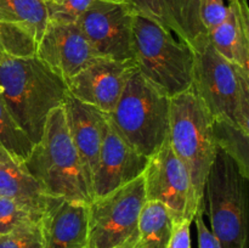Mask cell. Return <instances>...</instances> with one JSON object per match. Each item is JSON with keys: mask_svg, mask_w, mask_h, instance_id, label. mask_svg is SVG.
I'll list each match as a JSON object with an SVG mask.
<instances>
[{"mask_svg": "<svg viewBox=\"0 0 249 248\" xmlns=\"http://www.w3.org/2000/svg\"><path fill=\"white\" fill-rule=\"evenodd\" d=\"M66 82L36 56L0 62V99L33 145L43 136L46 119L62 106Z\"/></svg>", "mask_w": 249, "mask_h": 248, "instance_id": "1", "label": "cell"}, {"mask_svg": "<svg viewBox=\"0 0 249 248\" xmlns=\"http://www.w3.org/2000/svg\"><path fill=\"white\" fill-rule=\"evenodd\" d=\"M23 164L48 197L87 204L91 201L71 140L63 105L50 112L40 141L33 146Z\"/></svg>", "mask_w": 249, "mask_h": 248, "instance_id": "2", "label": "cell"}, {"mask_svg": "<svg viewBox=\"0 0 249 248\" xmlns=\"http://www.w3.org/2000/svg\"><path fill=\"white\" fill-rule=\"evenodd\" d=\"M194 53L191 88L209 116L249 133V70L226 60L208 38L195 46Z\"/></svg>", "mask_w": 249, "mask_h": 248, "instance_id": "3", "label": "cell"}, {"mask_svg": "<svg viewBox=\"0 0 249 248\" xmlns=\"http://www.w3.org/2000/svg\"><path fill=\"white\" fill-rule=\"evenodd\" d=\"M133 51L141 75L169 99L191 89L194 49L156 22L135 14Z\"/></svg>", "mask_w": 249, "mask_h": 248, "instance_id": "4", "label": "cell"}, {"mask_svg": "<svg viewBox=\"0 0 249 248\" xmlns=\"http://www.w3.org/2000/svg\"><path fill=\"white\" fill-rule=\"evenodd\" d=\"M170 99L139 70L130 75L113 112L106 114L117 133L140 155L151 157L168 139Z\"/></svg>", "mask_w": 249, "mask_h": 248, "instance_id": "5", "label": "cell"}, {"mask_svg": "<svg viewBox=\"0 0 249 248\" xmlns=\"http://www.w3.org/2000/svg\"><path fill=\"white\" fill-rule=\"evenodd\" d=\"M249 177L235 160L216 147L206 189L212 232L221 248H248Z\"/></svg>", "mask_w": 249, "mask_h": 248, "instance_id": "6", "label": "cell"}, {"mask_svg": "<svg viewBox=\"0 0 249 248\" xmlns=\"http://www.w3.org/2000/svg\"><path fill=\"white\" fill-rule=\"evenodd\" d=\"M173 151L186 168L197 198H204L206 180L215 158L212 117L194 89L170 97L169 134Z\"/></svg>", "mask_w": 249, "mask_h": 248, "instance_id": "7", "label": "cell"}, {"mask_svg": "<svg viewBox=\"0 0 249 248\" xmlns=\"http://www.w3.org/2000/svg\"><path fill=\"white\" fill-rule=\"evenodd\" d=\"M143 174L88 204L84 248H129L135 240L146 203Z\"/></svg>", "mask_w": 249, "mask_h": 248, "instance_id": "8", "label": "cell"}, {"mask_svg": "<svg viewBox=\"0 0 249 248\" xmlns=\"http://www.w3.org/2000/svg\"><path fill=\"white\" fill-rule=\"evenodd\" d=\"M146 201L163 204L172 223L194 221L199 201L186 168L173 151L169 139L148 157L143 172Z\"/></svg>", "mask_w": 249, "mask_h": 248, "instance_id": "9", "label": "cell"}, {"mask_svg": "<svg viewBox=\"0 0 249 248\" xmlns=\"http://www.w3.org/2000/svg\"><path fill=\"white\" fill-rule=\"evenodd\" d=\"M134 12L122 1L95 0L75 23L99 57L135 60L133 51Z\"/></svg>", "mask_w": 249, "mask_h": 248, "instance_id": "10", "label": "cell"}, {"mask_svg": "<svg viewBox=\"0 0 249 248\" xmlns=\"http://www.w3.org/2000/svg\"><path fill=\"white\" fill-rule=\"evenodd\" d=\"M138 71L135 60L97 57L66 82L68 94L102 113L113 112L126 82Z\"/></svg>", "mask_w": 249, "mask_h": 248, "instance_id": "11", "label": "cell"}, {"mask_svg": "<svg viewBox=\"0 0 249 248\" xmlns=\"http://www.w3.org/2000/svg\"><path fill=\"white\" fill-rule=\"evenodd\" d=\"M36 56L65 82L99 57L77 23L61 22H48Z\"/></svg>", "mask_w": 249, "mask_h": 248, "instance_id": "12", "label": "cell"}, {"mask_svg": "<svg viewBox=\"0 0 249 248\" xmlns=\"http://www.w3.org/2000/svg\"><path fill=\"white\" fill-rule=\"evenodd\" d=\"M106 116V114H105ZM148 158L136 152L106 116V129L92 177L91 199L106 196L143 174Z\"/></svg>", "mask_w": 249, "mask_h": 248, "instance_id": "13", "label": "cell"}, {"mask_svg": "<svg viewBox=\"0 0 249 248\" xmlns=\"http://www.w3.org/2000/svg\"><path fill=\"white\" fill-rule=\"evenodd\" d=\"M63 109L71 140L77 151L91 198L92 177L105 138L106 116L95 107L78 101L68 92L63 102Z\"/></svg>", "mask_w": 249, "mask_h": 248, "instance_id": "14", "label": "cell"}, {"mask_svg": "<svg viewBox=\"0 0 249 248\" xmlns=\"http://www.w3.org/2000/svg\"><path fill=\"white\" fill-rule=\"evenodd\" d=\"M135 15L156 22L192 49L208 38L201 0H124Z\"/></svg>", "mask_w": 249, "mask_h": 248, "instance_id": "15", "label": "cell"}, {"mask_svg": "<svg viewBox=\"0 0 249 248\" xmlns=\"http://www.w3.org/2000/svg\"><path fill=\"white\" fill-rule=\"evenodd\" d=\"M88 204L62 197H48L40 218L43 248H84Z\"/></svg>", "mask_w": 249, "mask_h": 248, "instance_id": "16", "label": "cell"}, {"mask_svg": "<svg viewBox=\"0 0 249 248\" xmlns=\"http://www.w3.org/2000/svg\"><path fill=\"white\" fill-rule=\"evenodd\" d=\"M0 196L40 216L48 201V196L23 162L12 157L2 147H0Z\"/></svg>", "mask_w": 249, "mask_h": 248, "instance_id": "17", "label": "cell"}, {"mask_svg": "<svg viewBox=\"0 0 249 248\" xmlns=\"http://www.w3.org/2000/svg\"><path fill=\"white\" fill-rule=\"evenodd\" d=\"M213 48L235 65L249 70V7L247 0H233L220 24L208 33Z\"/></svg>", "mask_w": 249, "mask_h": 248, "instance_id": "18", "label": "cell"}, {"mask_svg": "<svg viewBox=\"0 0 249 248\" xmlns=\"http://www.w3.org/2000/svg\"><path fill=\"white\" fill-rule=\"evenodd\" d=\"M173 223L163 204L147 201L139 221L138 233L129 248H167Z\"/></svg>", "mask_w": 249, "mask_h": 248, "instance_id": "19", "label": "cell"}, {"mask_svg": "<svg viewBox=\"0 0 249 248\" xmlns=\"http://www.w3.org/2000/svg\"><path fill=\"white\" fill-rule=\"evenodd\" d=\"M0 21L18 24L39 43L49 17L44 0H0Z\"/></svg>", "mask_w": 249, "mask_h": 248, "instance_id": "20", "label": "cell"}, {"mask_svg": "<svg viewBox=\"0 0 249 248\" xmlns=\"http://www.w3.org/2000/svg\"><path fill=\"white\" fill-rule=\"evenodd\" d=\"M216 147L230 156L241 173L249 177V133L229 121L212 119Z\"/></svg>", "mask_w": 249, "mask_h": 248, "instance_id": "21", "label": "cell"}, {"mask_svg": "<svg viewBox=\"0 0 249 248\" xmlns=\"http://www.w3.org/2000/svg\"><path fill=\"white\" fill-rule=\"evenodd\" d=\"M38 41L31 32L18 24L0 21V62L34 57Z\"/></svg>", "mask_w": 249, "mask_h": 248, "instance_id": "22", "label": "cell"}, {"mask_svg": "<svg viewBox=\"0 0 249 248\" xmlns=\"http://www.w3.org/2000/svg\"><path fill=\"white\" fill-rule=\"evenodd\" d=\"M33 146L0 99V147L16 159L24 162L31 155Z\"/></svg>", "mask_w": 249, "mask_h": 248, "instance_id": "23", "label": "cell"}, {"mask_svg": "<svg viewBox=\"0 0 249 248\" xmlns=\"http://www.w3.org/2000/svg\"><path fill=\"white\" fill-rule=\"evenodd\" d=\"M95 0H44L49 22L75 23Z\"/></svg>", "mask_w": 249, "mask_h": 248, "instance_id": "24", "label": "cell"}, {"mask_svg": "<svg viewBox=\"0 0 249 248\" xmlns=\"http://www.w3.org/2000/svg\"><path fill=\"white\" fill-rule=\"evenodd\" d=\"M0 248H43L40 221L26 224L0 235Z\"/></svg>", "mask_w": 249, "mask_h": 248, "instance_id": "25", "label": "cell"}, {"mask_svg": "<svg viewBox=\"0 0 249 248\" xmlns=\"http://www.w3.org/2000/svg\"><path fill=\"white\" fill-rule=\"evenodd\" d=\"M40 215L24 211L6 197L0 196V235L31 223H39Z\"/></svg>", "mask_w": 249, "mask_h": 248, "instance_id": "26", "label": "cell"}, {"mask_svg": "<svg viewBox=\"0 0 249 248\" xmlns=\"http://www.w3.org/2000/svg\"><path fill=\"white\" fill-rule=\"evenodd\" d=\"M232 1L233 0H201V19L208 33L225 19Z\"/></svg>", "mask_w": 249, "mask_h": 248, "instance_id": "27", "label": "cell"}, {"mask_svg": "<svg viewBox=\"0 0 249 248\" xmlns=\"http://www.w3.org/2000/svg\"><path fill=\"white\" fill-rule=\"evenodd\" d=\"M204 211H206V206H204L203 198L199 202V207L197 209V213L194 219L196 221L198 248H221L218 240L215 238V236L213 235L212 230L207 226L206 221H204Z\"/></svg>", "mask_w": 249, "mask_h": 248, "instance_id": "28", "label": "cell"}, {"mask_svg": "<svg viewBox=\"0 0 249 248\" xmlns=\"http://www.w3.org/2000/svg\"><path fill=\"white\" fill-rule=\"evenodd\" d=\"M191 223L190 220H182L173 224L167 248H191Z\"/></svg>", "mask_w": 249, "mask_h": 248, "instance_id": "29", "label": "cell"}, {"mask_svg": "<svg viewBox=\"0 0 249 248\" xmlns=\"http://www.w3.org/2000/svg\"><path fill=\"white\" fill-rule=\"evenodd\" d=\"M113 1H122V2H124V0H113Z\"/></svg>", "mask_w": 249, "mask_h": 248, "instance_id": "30", "label": "cell"}]
</instances>
